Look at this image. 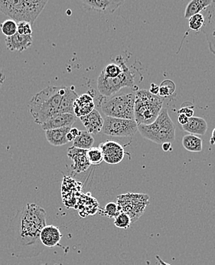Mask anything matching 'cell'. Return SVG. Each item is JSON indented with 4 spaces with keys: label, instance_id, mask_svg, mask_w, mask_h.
<instances>
[{
    "label": "cell",
    "instance_id": "obj_37",
    "mask_svg": "<svg viewBox=\"0 0 215 265\" xmlns=\"http://www.w3.org/2000/svg\"><path fill=\"white\" fill-rule=\"evenodd\" d=\"M80 130H79L77 128H71L70 131H69V133H70L71 134H72V137H73V138L75 139L76 137H77V136L79 135V134H80Z\"/></svg>",
    "mask_w": 215,
    "mask_h": 265
},
{
    "label": "cell",
    "instance_id": "obj_36",
    "mask_svg": "<svg viewBox=\"0 0 215 265\" xmlns=\"http://www.w3.org/2000/svg\"><path fill=\"white\" fill-rule=\"evenodd\" d=\"M162 148L165 152H172L173 148L172 147V143L166 142L162 144Z\"/></svg>",
    "mask_w": 215,
    "mask_h": 265
},
{
    "label": "cell",
    "instance_id": "obj_21",
    "mask_svg": "<svg viewBox=\"0 0 215 265\" xmlns=\"http://www.w3.org/2000/svg\"><path fill=\"white\" fill-rule=\"evenodd\" d=\"M29 16V23L33 24L50 0H23Z\"/></svg>",
    "mask_w": 215,
    "mask_h": 265
},
{
    "label": "cell",
    "instance_id": "obj_34",
    "mask_svg": "<svg viewBox=\"0 0 215 265\" xmlns=\"http://www.w3.org/2000/svg\"><path fill=\"white\" fill-rule=\"evenodd\" d=\"M188 116H185V115L183 114H179V116H178V121H179V123L181 125V126H183V125L184 124H186L187 122H188Z\"/></svg>",
    "mask_w": 215,
    "mask_h": 265
},
{
    "label": "cell",
    "instance_id": "obj_30",
    "mask_svg": "<svg viewBox=\"0 0 215 265\" xmlns=\"http://www.w3.org/2000/svg\"><path fill=\"white\" fill-rule=\"evenodd\" d=\"M102 72L107 77L113 78L120 76L123 72V69L120 64L110 63L107 65L106 67L103 69Z\"/></svg>",
    "mask_w": 215,
    "mask_h": 265
},
{
    "label": "cell",
    "instance_id": "obj_12",
    "mask_svg": "<svg viewBox=\"0 0 215 265\" xmlns=\"http://www.w3.org/2000/svg\"><path fill=\"white\" fill-rule=\"evenodd\" d=\"M83 5L91 10L101 13H113L119 9L126 0H79Z\"/></svg>",
    "mask_w": 215,
    "mask_h": 265
},
{
    "label": "cell",
    "instance_id": "obj_22",
    "mask_svg": "<svg viewBox=\"0 0 215 265\" xmlns=\"http://www.w3.org/2000/svg\"><path fill=\"white\" fill-rule=\"evenodd\" d=\"M214 0H191L187 5L184 10V19H189L191 16L201 13L208 7L213 5Z\"/></svg>",
    "mask_w": 215,
    "mask_h": 265
},
{
    "label": "cell",
    "instance_id": "obj_1",
    "mask_svg": "<svg viewBox=\"0 0 215 265\" xmlns=\"http://www.w3.org/2000/svg\"><path fill=\"white\" fill-rule=\"evenodd\" d=\"M45 226L46 211L39 205L29 203L19 209L5 233L10 255L17 259H33L41 255L46 248L40 240Z\"/></svg>",
    "mask_w": 215,
    "mask_h": 265
},
{
    "label": "cell",
    "instance_id": "obj_26",
    "mask_svg": "<svg viewBox=\"0 0 215 265\" xmlns=\"http://www.w3.org/2000/svg\"><path fill=\"white\" fill-rule=\"evenodd\" d=\"M176 90V84L171 80H165L159 85V95L161 98L172 96Z\"/></svg>",
    "mask_w": 215,
    "mask_h": 265
},
{
    "label": "cell",
    "instance_id": "obj_9",
    "mask_svg": "<svg viewBox=\"0 0 215 265\" xmlns=\"http://www.w3.org/2000/svg\"><path fill=\"white\" fill-rule=\"evenodd\" d=\"M0 12L9 16L17 23L21 21H26L29 23L23 0H0Z\"/></svg>",
    "mask_w": 215,
    "mask_h": 265
},
{
    "label": "cell",
    "instance_id": "obj_10",
    "mask_svg": "<svg viewBox=\"0 0 215 265\" xmlns=\"http://www.w3.org/2000/svg\"><path fill=\"white\" fill-rule=\"evenodd\" d=\"M99 148L102 151L104 161L108 164L116 165L124 159V148L121 144L113 141H108L100 144Z\"/></svg>",
    "mask_w": 215,
    "mask_h": 265
},
{
    "label": "cell",
    "instance_id": "obj_5",
    "mask_svg": "<svg viewBox=\"0 0 215 265\" xmlns=\"http://www.w3.org/2000/svg\"><path fill=\"white\" fill-rule=\"evenodd\" d=\"M134 103L135 94H114L113 96H101L99 98V107L106 116L115 118L134 120Z\"/></svg>",
    "mask_w": 215,
    "mask_h": 265
},
{
    "label": "cell",
    "instance_id": "obj_32",
    "mask_svg": "<svg viewBox=\"0 0 215 265\" xmlns=\"http://www.w3.org/2000/svg\"><path fill=\"white\" fill-rule=\"evenodd\" d=\"M17 33L24 36H29V35H33V28L32 24L26 22V21H21L17 23Z\"/></svg>",
    "mask_w": 215,
    "mask_h": 265
},
{
    "label": "cell",
    "instance_id": "obj_2",
    "mask_svg": "<svg viewBox=\"0 0 215 265\" xmlns=\"http://www.w3.org/2000/svg\"><path fill=\"white\" fill-rule=\"evenodd\" d=\"M77 97L73 87L50 86L35 94L28 108L35 123L41 125L59 114H73V102Z\"/></svg>",
    "mask_w": 215,
    "mask_h": 265
},
{
    "label": "cell",
    "instance_id": "obj_28",
    "mask_svg": "<svg viewBox=\"0 0 215 265\" xmlns=\"http://www.w3.org/2000/svg\"><path fill=\"white\" fill-rule=\"evenodd\" d=\"M188 27L190 30L192 31L199 32L202 30L204 24H205V16L202 13L196 14L189 18Z\"/></svg>",
    "mask_w": 215,
    "mask_h": 265
},
{
    "label": "cell",
    "instance_id": "obj_24",
    "mask_svg": "<svg viewBox=\"0 0 215 265\" xmlns=\"http://www.w3.org/2000/svg\"><path fill=\"white\" fill-rule=\"evenodd\" d=\"M94 144V138L92 134H90L87 130L81 131L73 141V147L79 149L89 150L93 147Z\"/></svg>",
    "mask_w": 215,
    "mask_h": 265
},
{
    "label": "cell",
    "instance_id": "obj_31",
    "mask_svg": "<svg viewBox=\"0 0 215 265\" xmlns=\"http://www.w3.org/2000/svg\"><path fill=\"white\" fill-rule=\"evenodd\" d=\"M102 212L103 216H106L109 219H113V218L114 219L120 212L116 202H109L107 204Z\"/></svg>",
    "mask_w": 215,
    "mask_h": 265
},
{
    "label": "cell",
    "instance_id": "obj_27",
    "mask_svg": "<svg viewBox=\"0 0 215 265\" xmlns=\"http://www.w3.org/2000/svg\"><path fill=\"white\" fill-rule=\"evenodd\" d=\"M0 29L6 37L13 36L17 33V22L12 19H7L0 24Z\"/></svg>",
    "mask_w": 215,
    "mask_h": 265
},
{
    "label": "cell",
    "instance_id": "obj_39",
    "mask_svg": "<svg viewBox=\"0 0 215 265\" xmlns=\"http://www.w3.org/2000/svg\"><path fill=\"white\" fill-rule=\"evenodd\" d=\"M155 259H157L159 265H169V263H166V262H164V261L162 260V259H161L160 257H159V255H155Z\"/></svg>",
    "mask_w": 215,
    "mask_h": 265
},
{
    "label": "cell",
    "instance_id": "obj_38",
    "mask_svg": "<svg viewBox=\"0 0 215 265\" xmlns=\"http://www.w3.org/2000/svg\"><path fill=\"white\" fill-rule=\"evenodd\" d=\"M5 80V76L4 75L3 72H2V69L0 68V91L2 88V84H4V81Z\"/></svg>",
    "mask_w": 215,
    "mask_h": 265
},
{
    "label": "cell",
    "instance_id": "obj_16",
    "mask_svg": "<svg viewBox=\"0 0 215 265\" xmlns=\"http://www.w3.org/2000/svg\"><path fill=\"white\" fill-rule=\"evenodd\" d=\"M75 115L69 113L59 114L52 118L44 122L41 125V128L45 130H52V129L62 128L65 127H72L76 121Z\"/></svg>",
    "mask_w": 215,
    "mask_h": 265
},
{
    "label": "cell",
    "instance_id": "obj_19",
    "mask_svg": "<svg viewBox=\"0 0 215 265\" xmlns=\"http://www.w3.org/2000/svg\"><path fill=\"white\" fill-rule=\"evenodd\" d=\"M208 128H209V126L205 119L194 116L188 118L186 124L182 126L184 131L197 136L205 135Z\"/></svg>",
    "mask_w": 215,
    "mask_h": 265
},
{
    "label": "cell",
    "instance_id": "obj_25",
    "mask_svg": "<svg viewBox=\"0 0 215 265\" xmlns=\"http://www.w3.org/2000/svg\"><path fill=\"white\" fill-rule=\"evenodd\" d=\"M87 157L91 165H99L104 161L102 151L98 147H91L87 151Z\"/></svg>",
    "mask_w": 215,
    "mask_h": 265
},
{
    "label": "cell",
    "instance_id": "obj_11",
    "mask_svg": "<svg viewBox=\"0 0 215 265\" xmlns=\"http://www.w3.org/2000/svg\"><path fill=\"white\" fill-rule=\"evenodd\" d=\"M203 12L202 15L205 16V24L202 31L209 44V50L215 55V10L214 5L208 7Z\"/></svg>",
    "mask_w": 215,
    "mask_h": 265
},
{
    "label": "cell",
    "instance_id": "obj_18",
    "mask_svg": "<svg viewBox=\"0 0 215 265\" xmlns=\"http://www.w3.org/2000/svg\"><path fill=\"white\" fill-rule=\"evenodd\" d=\"M62 234L60 229L55 226H45L40 233V240L45 247L53 248L59 245Z\"/></svg>",
    "mask_w": 215,
    "mask_h": 265
},
{
    "label": "cell",
    "instance_id": "obj_14",
    "mask_svg": "<svg viewBox=\"0 0 215 265\" xmlns=\"http://www.w3.org/2000/svg\"><path fill=\"white\" fill-rule=\"evenodd\" d=\"M5 42L7 49L9 51L22 52L33 45V35L24 36L16 33L13 36L6 37Z\"/></svg>",
    "mask_w": 215,
    "mask_h": 265
},
{
    "label": "cell",
    "instance_id": "obj_17",
    "mask_svg": "<svg viewBox=\"0 0 215 265\" xmlns=\"http://www.w3.org/2000/svg\"><path fill=\"white\" fill-rule=\"evenodd\" d=\"M95 108L94 98L91 94H83L78 96L77 99L73 102V114L76 117H81L91 113L93 110Z\"/></svg>",
    "mask_w": 215,
    "mask_h": 265
},
{
    "label": "cell",
    "instance_id": "obj_15",
    "mask_svg": "<svg viewBox=\"0 0 215 265\" xmlns=\"http://www.w3.org/2000/svg\"><path fill=\"white\" fill-rule=\"evenodd\" d=\"M80 120L90 134H98L102 131L104 118L98 110H93L91 113L80 117Z\"/></svg>",
    "mask_w": 215,
    "mask_h": 265
},
{
    "label": "cell",
    "instance_id": "obj_7",
    "mask_svg": "<svg viewBox=\"0 0 215 265\" xmlns=\"http://www.w3.org/2000/svg\"><path fill=\"white\" fill-rule=\"evenodd\" d=\"M116 204L120 212L130 216L134 223L143 215L149 205V196L143 193H126L116 197Z\"/></svg>",
    "mask_w": 215,
    "mask_h": 265
},
{
    "label": "cell",
    "instance_id": "obj_3",
    "mask_svg": "<svg viewBox=\"0 0 215 265\" xmlns=\"http://www.w3.org/2000/svg\"><path fill=\"white\" fill-rule=\"evenodd\" d=\"M176 125L169 116L168 110L162 108L155 121L150 124L139 125L138 131L143 138L156 144L173 143L176 139Z\"/></svg>",
    "mask_w": 215,
    "mask_h": 265
},
{
    "label": "cell",
    "instance_id": "obj_29",
    "mask_svg": "<svg viewBox=\"0 0 215 265\" xmlns=\"http://www.w3.org/2000/svg\"><path fill=\"white\" fill-rule=\"evenodd\" d=\"M132 224L131 219L130 216L125 212H120L116 217L114 218V225L116 227L122 229H127Z\"/></svg>",
    "mask_w": 215,
    "mask_h": 265
},
{
    "label": "cell",
    "instance_id": "obj_4",
    "mask_svg": "<svg viewBox=\"0 0 215 265\" xmlns=\"http://www.w3.org/2000/svg\"><path fill=\"white\" fill-rule=\"evenodd\" d=\"M162 105L163 99L159 95H154L145 89L136 91L134 120L137 125L150 124L155 121L162 109Z\"/></svg>",
    "mask_w": 215,
    "mask_h": 265
},
{
    "label": "cell",
    "instance_id": "obj_35",
    "mask_svg": "<svg viewBox=\"0 0 215 265\" xmlns=\"http://www.w3.org/2000/svg\"><path fill=\"white\" fill-rule=\"evenodd\" d=\"M159 86L155 83L151 84L150 88H149V92L151 94H154V95H158L159 94Z\"/></svg>",
    "mask_w": 215,
    "mask_h": 265
},
{
    "label": "cell",
    "instance_id": "obj_8",
    "mask_svg": "<svg viewBox=\"0 0 215 265\" xmlns=\"http://www.w3.org/2000/svg\"><path fill=\"white\" fill-rule=\"evenodd\" d=\"M138 131V125L135 120L115 118L106 116L104 119L102 133L115 137H131Z\"/></svg>",
    "mask_w": 215,
    "mask_h": 265
},
{
    "label": "cell",
    "instance_id": "obj_33",
    "mask_svg": "<svg viewBox=\"0 0 215 265\" xmlns=\"http://www.w3.org/2000/svg\"><path fill=\"white\" fill-rule=\"evenodd\" d=\"M193 107H181L179 111H178V114H183L185 116H188V118L194 116L195 114V111H194Z\"/></svg>",
    "mask_w": 215,
    "mask_h": 265
},
{
    "label": "cell",
    "instance_id": "obj_13",
    "mask_svg": "<svg viewBox=\"0 0 215 265\" xmlns=\"http://www.w3.org/2000/svg\"><path fill=\"white\" fill-rule=\"evenodd\" d=\"M87 150L79 149L77 147H69L68 149V156L73 161L71 169L74 173H80L87 171L91 164L87 157Z\"/></svg>",
    "mask_w": 215,
    "mask_h": 265
},
{
    "label": "cell",
    "instance_id": "obj_40",
    "mask_svg": "<svg viewBox=\"0 0 215 265\" xmlns=\"http://www.w3.org/2000/svg\"><path fill=\"white\" fill-rule=\"evenodd\" d=\"M211 145H215V128L212 130V137L210 140Z\"/></svg>",
    "mask_w": 215,
    "mask_h": 265
},
{
    "label": "cell",
    "instance_id": "obj_6",
    "mask_svg": "<svg viewBox=\"0 0 215 265\" xmlns=\"http://www.w3.org/2000/svg\"><path fill=\"white\" fill-rule=\"evenodd\" d=\"M116 63L121 65L123 72L116 77L110 78L105 76L103 72L98 78V89L102 96H113L124 87L134 88L135 86V75L127 67L123 57L116 58Z\"/></svg>",
    "mask_w": 215,
    "mask_h": 265
},
{
    "label": "cell",
    "instance_id": "obj_41",
    "mask_svg": "<svg viewBox=\"0 0 215 265\" xmlns=\"http://www.w3.org/2000/svg\"><path fill=\"white\" fill-rule=\"evenodd\" d=\"M47 265V264H44V265ZM57 265L56 264V265Z\"/></svg>",
    "mask_w": 215,
    "mask_h": 265
},
{
    "label": "cell",
    "instance_id": "obj_23",
    "mask_svg": "<svg viewBox=\"0 0 215 265\" xmlns=\"http://www.w3.org/2000/svg\"><path fill=\"white\" fill-rule=\"evenodd\" d=\"M182 146L189 152H200L203 149V141L197 135L188 134L183 137Z\"/></svg>",
    "mask_w": 215,
    "mask_h": 265
},
{
    "label": "cell",
    "instance_id": "obj_20",
    "mask_svg": "<svg viewBox=\"0 0 215 265\" xmlns=\"http://www.w3.org/2000/svg\"><path fill=\"white\" fill-rule=\"evenodd\" d=\"M72 127H65L62 128L52 129L45 130V137L51 145L61 147L68 144L67 134L70 131Z\"/></svg>",
    "mask_w": 215,
    "mask_h": 265
}]
</instances>
